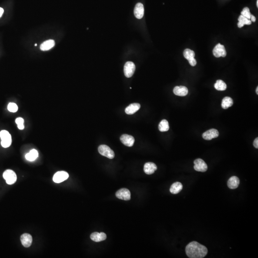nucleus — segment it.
Returning <instances> with one entry per match:
<instances>
[{"label":"nucleus","instance_id":"1","mask_svg":"<svg viewBox=\"0 0 258 258\" xmlns=\"http://www.w3.org/2000/svg\"><path fill=\"white\" fill-rule=\"evenodd\" d=\"M185 252L190 258H203L207 254V248L197 242H192L186 246Z\"/></svg>","mask_w":258,"mask_h":258},{"label":"nucleus","instance_id":"2","mask_svg":"<svg viewBox=\"0 0 258 258\" xmlns=\"http://www.w3.org/2000/svg\"><path fill=\"white\" fill-rule=\"evenodd\" d=\"M0 137L1 139V145L4 148L10 147L11 144V137L8 131L2 130L0 132Z\"/></svg>","mask_w":258,"mask_h":258},{"label":"nucleus","instance_id":"3","mask_svg":"<svg viewBox=\"0 0 258 258\" xmlns=\"http://www.w3.org/2000/svg\"><path fill=\"white\" fill-rule=\"evenodd\" d=\"M98 151L99 153L102 156L107 157L110 159H112L114 157L115 154L113 151L106 145H100L98 148Z\"/></svg>","mask_w":258,"mask_h":258},{"label":"nucleus","instance_id":"4","mask_svg":"<svg viewBox=\"0 0 258 258\" xmlns=\"http://www.w3.org/2000/svg\"><path fill=\"white\" fill-rule=\"evenodd\" d=\"M3 177L7 184L8 185L14 184L16 181V175L14 171L11 170H7L4 171L3 174Z\"/></svg>","mask_w":258,"mask_h":258},{"label":"nucleus","instance_id":"5","mask_svg":"<svg viewBox=\"0 0 258 258\" xmlns=\"http://www.w3.org/2000/svg\"><path fill=\"white\" fill-rule=\"evenodd\" d=\"M136 70V65L132 62L128 61L125 63L124 67V73L126 77L129 78L133 76Z\"/></svg>","mask_w":258,"mask_h":258},{"label":"nucleus","instance_id":"6","mask_svg":"<svg viewBox=\"0 0 258 258\" xmlns=\"http://www.w3.org/2000/svg\"><path fill=\"white\" fill-rule=\"evenodd\" d=\"M194 169L198 172H205L207 171V166L204 160L201 159H197L194 161Z\"/></svg>","mask_w":258,"mask_h":258},{"label":"nucleus","instance_id":"7","mask_svg":"<svg viewBox=\"0 0 258 258\" xmlns=\"http://www.w3.org/2000/svg\"><path fill=\"white\" fill-rule=\"evenodd\" d=\"M213 54L216 57H225L227 55L226 49L223 45L218 44L216 45L213 50Z\"/></svg>","mask_w":258,"mask_h":258},{"label":"nucleus","instance_id":"8","mask_svg":"<svg viewBox=\"0 0 258 258\" xmlns=\"http://www.w3.org/2000/svg\"><path fill=\"white\" fill-rule=\"evenodd\" d=\"M131 195L130 191L125 188L120 189L116 193L117 198L122 200H130Z\"/></svg>","mask_w":258,"mask_h":258},{"label":"nucleus","instance_id":"9","mask_svg":"<svg viewBox=\"0 0 258 258\" xmlns=\"http://www.w3.org/2000/svg\"><path fill=\"white\" fill-rule=\"evenodd\" d=\"M69 177V175L65 171H60L55 174L53 176V181L56 183H60L67 180Z\"/></svg>","mask_w":258,"mask_h":258},{"label":"nucleus","instance_id":"10","mask_svg":"<svg viewBox=\"0 0 258 258\" xmlns=\"http://www.w3.org/2000/svg\"><path fill=\"white\" fill-rule=\"evenodd\" d=\"M219 136V132L216 129H211L204 132L202 137L206 140H211L214 138H216Z\"/></svg>","mask_w":258,"mask_h":258},{"label":"nucleus","instance_id":"11","mask_svg":"<svg viewBox=\"0 0 258 258\" xmlns=\"http://www.w3.org/2000/svg\"><path fill=\"white\" fill-rule=\"evenodd\" d=\"M121 142L123 145L128 146V147H131L133 145L134 143V137L132 136L128 135V134H123L121 136L120 138Z\"/></svg>","mask_w":258,"mask_h":258},{"label":"nucleus","instance_id":"12","mask_svg":"<svg viewBox=\"0 0 258 258\" xmlns=\"http://www.w3.org/2000/svg\"><path fill=\"white\" fill-rule=\"evenodd\" d=\"M144 7L142 3L139 2L137 3L134 8V14L136 18L137 19H141L143 18L144 15Z\"/></svg>","mask_w":258,"mask_h":258},{"label":"nucleus","instance_id":"13","mask_svg":"<svg viewBox=\"0 0 258 258\" xmlns=\"http://www.w3.org/2000/svg\"><path fill=\"white\" fill-rule=\"evenodd\" d=\"M21 241L24 247L28 248L31 245L33 242L32 237L30 234L24 233L21 236Z\"/></svg>","mask_w":258,"mask_h":258},{"label":"nucleus","instance_id":"14","mask_svg":"<svg viewBox=\"0 0 258 258\" xmlns=\"http://www.w3.org/2000/svg\"><path fill=\"white\" fill-rule=\"evenodd\" d=\"M157 169V166L153 162H146L144 166V171L147 175H150L153 174Z\"/></svg>","mask_w":258,"mask_h":258},{"label":"nucleus","instance_id":"15","mask_svg":"<svg viewBox=\"0 0 258 258\" xmlns=\"http://www.w3.org/2000/svg\"><path fill=\"white\" fill-rule=\"evenodd\" d=\"M174 94L176 96L184 97L187 95L189 91L187 87L185 86H176L173 90Z\"/></svg>","mask_w":258,"mask_h":258},{"label":"nucleus","instance_id":"16","mask_svg":"<svg viewBox=\"0 0 258 258\" xmlns=\"http://www.w3.org/2000/svg\"><path fill=\"white\" fill-rule=\"evenodd\" d=\"M91 238L94 242H100L106 239L107 235L104 232H93L91 234Z\"/></svg>","mask_w":258,"mask_h":258},{"label":"nucleus","instance_id":"17","mask_svg":"<svg viewBox=\"0 0 258 258\" xmlns=\"http://www.w3.org/2000/svg\"><path fill=\"white\" fill-rule=\"evenodd\" d=\"M140 105L139 103H132L129 105L125 109V113L127 114L132 115L135 113L140 109Z\"/></svg>","mask_w":258,"mask_h":258},{"label":"nucleus","instance_id":"18","mask_svg":"<svg viewBox=\"0 0 258 258\" xmlns=\"http://www.w3.org/2000/svg\"><path fill=\"white\" fill-rule=\"evenodd\" d=\"M239 183V178L236 176H233L228 180V186L229 189H234L238 187Z\"/></svg>","mask_w":258,"mask_h":258},{"label":"nucleus","instance_id":"19","mask_svg":"<svg viewBox=\"0 0 258 258\" xmlns=\"http://www.w3.org/2000/svg\"><path fill=\"white\" fill-rule=\"evenodd\" d=\"M55 45V42L53 40L50 39L43 42L40 46V49L42 51H47L53 48Z\"/></svg>","mask_w":258,"mask_h":258},{"label":"nucleus","instance_id":"20","mask_svg":"<svg viewBox=\"0 0 258 258\" xmlns=\"http://www.w3.org/2000/svg\"><path fill=\"white\" fill-rule=\"evenodd\" d=\"M182 189V184L181 183L177 182L172 184L170 189V191L173 194H177L179 193Z\"/></svg>","mask_w":258,"mask_h":258},{"label":"nucleus","instance_id":"21","mask_svg":"<svg viewBox=\"0 0 258 258\" xmlns=\"http://www.w3.org/2000/svg\"><path fill=\"white\" fill-rule=\"evenodd\" d=\"M233 104V100L230 97H226L223 99L221 102V107L224 109H227L232 106Z\"/></svg>","mask_w":258,"mask_h":258},{"label":"nucleus","instance_id":"22","mask_svg":"<svg viewBox=\"0 0 258 258\" xmlns=\"http://www.w3.org/2000/svg\"><path fill=\"white\" fill-rule=\"evenodd\" d=\"M38 153L37 150L35 149H33L31 150L29 153H27L25 155V158L27 160L29 161H33L38 158Z\"/></svg>","mask_w":258,"mask_h":258},{"label":"nucleus","instance_id":"23","mask_svg":"<svg viewBox=\"0 0 258 258\" xmlns=\"http://www.w3.org/2000/svg\"><path fill=\"white\" fill-rule=\"evenodd\" d=\"M158 128L160 131L161 132H165L168 131L169 129V125L168 122L167 120H162L160 122L158 126Z\"/></svg>","mask_w":258,"mask_h":258},{"label":"nucleus","instance_id":"24","mask_svg":"<svg viewBox=\"0 0 258 258\" xmlns=\"http://www.w3.org/2000/svg\"><path fill=\"white\" fill-rule=\"evenodd\" d=\"M214 87L216 90L224 91L227 89V85L222 80H218L215 84Z\"/></svg>","mask_w":258,"mask_h":258},{"label":"nucleus","instance_id":"25","mask_svg":"<svg viewBox=\"0 0 258 258\" xmlns=\"http://www.w3.org/2000/svg\"><path fill=\"white\" fill-rule=\"evenodd\" d=\"M184 56L186 58V60H189L190 58L195 57V53L193 50L190 49H186L184 50L183 53Z\"/></svg>","mask_w":258,"mask_h":258},{"label":"nucleus","instance_id":"26","mask_svg":"<svg viewBox=\"0 0 258 258\" xmlns=\"http://www.w3.org/2000/svg\"><path fill=\"white\" fill-rule=\"evenodd\" d=\"M238 22L242 23L243 24H247V25H250L251 24V20L248 19V18H246L244 16L240 15L238 18Z\"/></svg>","mask_w":258,"mask_h":258},{"label":"nucleus","instance_id":"27","mask_svg":"<svg viewBox=\"0 0 258 258\" xmlns=\"http://www.w3.org/2000/svg\"><path fill=\"white\" fill-rule=\"evenodd\" d=\"M18 109V106L16 103L11 102L8 105V109L11 113H16Z\"/></svg>","mask_w":258,"mask_h":258},{"label":"nucleus","instance_id":"28","mask_svg":"<svg viewBox=\"0 0 258 258\" xmlns=\"http://www.w3.org/2000/svg\"><path fill=\"white\" fill-rule=\"evenodd\" d=\"M16 122L17 125H18V128L19 130H23L24 129V120L22 118L19 117L17 118L16 120Z\"/></svg>","mask_w":258,"mask_h":258},{"label":"nucleus","instance_id":"29","mask_svg":"<svg viewBox=\"0 0 258 258\" xmlns=\"http://www.w3.org/2000/svg\"><path fill=\"white\" fill-rule=\"evenodd\" d=\"M251 14L250 13V9L248 7H245L241 12V15L245 17L249 20L251 19Z\"/></svg>","mask_w":258,"mask_h":258},{"label":"nucleus","instance_id":"30","mask_svg":"<svg viewBox=\"0 0 258 258\" xmlns=\"http://www.w3.org/2000/svg\"><path fill=\"white\" fill-rule=\"evenodd\" d=\"M188 61H189L190 64L192 67H194L197 64V61L195 60V57L190 58L189 60H188Z\"/></svg>","mask_w":258,"mask_h":258},{"label":"nucleus","instance_id":"31","mask_svg":"<svg viewBox=\"0 0 258 258\" xmlns=\"http://www.w3.org/2000/svg\"><path fill=\"white\" fill-rule=\"evenodd\" d=\"M253 145H254V146L255 147V148H257V149H258V138H256L255 139V140H254V142H253Z\"/></svg>","mask_w":258,"mask_h":258},{"label":"nucleus","instance_id":"32","mask_svg":"<svg viewBox=\"0 0 258 258\" xmlns=\"http://www.w3.org/2000/svg\"><path fill=\"white\" fill-rule=\"evenodd\" d=\"M251 21L253 22H255L256 20V17L253 15H251Z\"/></svg>","mask_w":258,"mask_h":258},{"label":"nucleus","instance_id":"33","mask_svg":"<svg viewBox=\"0 0 258 258\" xmlns=\"http://www.w3.org/2000/svg\"><path fill=\"white\" fill-rule=\"evenodd\" d=\"M244 25V24H243L242 23H240V22H238V26L239 28H242Z\"/></svg>","mask_w":258,"mask_h":258},{"label":"nucleus","instance_id":"34","mask_svg":"<svg viewBox=\"0 0 258 258\" xmlns=\"http://www.w3.org/2000/svg\"><path fill=\"white\" fill-rule=\"evenodd\" d=\"M3 12H4V10H3V9L2 8L0 7V17L2 16Z\"/></svg>","mask_w":258,"mask_h":258},{"label":"nucleus","instance_id":"35","mask_svg":"<svg viewBox=\"0 0 258 258\" xmlns=\"http://www.w3.org/2000/svg\"><path fill=\"white\" fill-rule=\"evenodd\" d=\"M256 93H257V95H258V87H257V88H256Z\"/></svg>","mask_w":258,"mask_h":258},{"label":"nucleus","instance_id":"36","mask_svg":"<svg viewBox=\"0 0 258 258\" xmlns=\"http://www.w3.org/2000/svg\"><path fill=\"white\" fill-rule=\"evenodd\" d=\"M257 7H258V0H257Z\"/></svg>","mask_w":258,"mask_h":258},{"label":"nucleus","instance_id":"37","mask_svg":"<svg viewBox=\"0 0 258 258\" xmlns=\"http://www.w3.org/2000/svg\"><path fill=\"white\" fill-rule=\"evenodd\" d=\"M34 46H37V44H35V45H34Z\"/></svg>","mask_w":258,"mask_h":258}]
</instances>
